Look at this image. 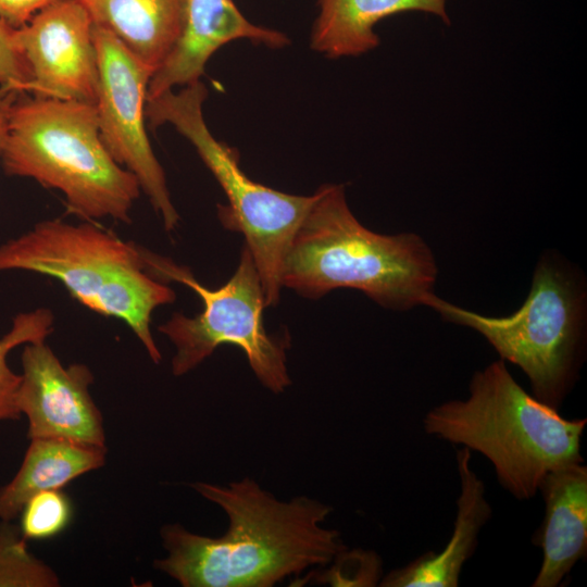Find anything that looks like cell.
I'll return each instance as SVG.
<instances>
[{
    "mask_svg": "<svg viewBox=\"0 0 587 587\" xmlns=\"http://www.w3.org/2000/svg\"><path fill=\"white\" fill-rule=\"evenodd\" d=\"M17 96L16 93L0 95V154L8 133L11 109Z\"/></svg>",
    "mask_w": 587,
    "mask_h": 587,
    "instance_id": "cell-22",
    "label": "cell"
},
{
    "mask_svg": "<svg viewBox=\"0 0 587 587\" xmlns=\"http://www.w3.org/2000/svg\"><path fill=\"white\" fill-rule=\"evenodd\" d=\"M58 575L32 554L20 528L0 523V587H55Z\"/></svg>",
    "mask_w": 587,
    "mask_h": 587,
    "instance_id": "cell-18",
    "label": "cell"
},
{
    "mask_svg": "<svg viewBox=\"0 0 587 587\" xmlns=\"http://www.w3.org/2000/svg\"><path fill=\"white\" fill-rule=\"evenodd\" d=\"M208 89L201 80L167 90L146 102L149 126L171 124L196 149L223 189L227 204L218 218L241 233L259 272L266 307L279 302L282 268L292 238L317 198L278 191L251 179L240 167L238 153L210 132L202 112Z\"/></svg>",
    "mask_w": 587,
    "mask_h": 587,
    "instance_id": "cell-6",
    "label": "cell"
},
{
    "mask_svg": "<svg viewBox=\"0 0 587 587\" xmlns=\"http://www.w3.org/2000/svg\"><path fill=\"white\" fill-rule=\"evenodd\" d=\"M425 305L442 319L478 332L530 380L534 397L558 410L574 383L583 340L584 294L557 262L535 270L522 307L503 317L486 316L432 294Z\"/></svg>",
    "mask_w": 587,
    "mask_h": 587,
    "instance_id": "cell-8",
    "label": "cell"
},
{
    "mask_svg": "<svg viewBox=\"0 0 587 587\" xmlns=\"http://www.w3.org/2000/svg\"><path fill=\"white\" fill-rule=\"evenodd\" d=\"M52 0H0V18L12 28H20Z\"/></svg>",
    "mask_w": 587,
    "mask_h": 587,
    "instance_id": "cell-21",
    "label": "cell"
},
{
    "mask_svg": "<svg viewBox=\"0 0 587 587\" xmlns=\"http://www.w3.org/2000/svg\"><path fill=\"white\" fill-rule=\"evenodd\" d=\"M546 511L537 533L541 567L533 587H555L587 550V467L572 462L550 471L542 479Z\"/></svg>",
    "mask_w": 587,
    "mask_h": 587,
    "instance_id": "cell-12",
    "label": "cell"
},
{
    "mask_svg": "<svg viewBox=\"0 0 587 587\" xmlns=\"http://www.w3.org/2000/svg\"><path fill=\"white\" fill-rule=\"evenodd\" d=\"M92 28L78 0H52L24 26L14 28V41L32 74L26 92L95 104L99 71Z\"/></svg>",
    "mask_w": 587,
    "mask_h": 587,
    "instance_id": "cell-10",
    "label": "cell"
},
{
    "mask_svg": "<svg viewBox=\"0 0 587 587\" xmlns=\"http://www.w3.org/2000/svg\"><path fill=\"white\" fill-rule=\"evenodd\" d=\"M0 159L7 175L61 191L70 213L130 223L141 189L103 145L95 104L18 95Z\"/></svg>",
    "mask_w": 587,
    "mask_h": 587,
    "instance_id": "cell-4",
    "label": "cell"
},
{
    "mask_svg": "<svg viewBox=\"0 0 587 587\" xmlns=\"http://www.w3.org/2000/svg\"><path fill=\"white\" fill-rule=\"evenodd\" d=\"M73 505L60 489L46 490L33 496L21 511V532L25 539H50L71 523Z\"/></svg>",
    "mask_w": 587,
    "mask_h": 587,
    "instance_id": "cell-19",
    "label": "cell"
},
{
    "mask_svg": "<svg viewBox=\"0 0 587 587\" xmlns=\"http://www.w3.org/2000/svg\"><path fill=\"white\" fill-rule=\"evenodd\" d=\"M460 495L453 534L440 552H427L387 574L384 587H455L461 570L473 554L482 527L491 515L485 487L471 467V450L457 452Z\"/></svg>",
    "mask_w": 587,
    "mask_h": 587,
    "instance_id": "cell-13",
    "label": "cell"
},
{
    "mask_svg": "<svg viewBox=\"0 0 587 587\" xmlns=\"http://www.w3.org/2000/svg\"><path fill=\"white\" fill-rule=\"evenodd\" d=\"M587 420H567L527 394L503 360L476 372L469 397L430 409L426 434L486 457L501 486L519 500L533 498L544 477L583 462L580 438Z\"/></svg>",
    "mask_w": 587,
    "mask_h": 587,
    "instance_id": "cell-3",
    "label": "cell"
},
{
    "mask_svg": "<svg viewBox=\"0 0 587 587\" xmlns=\"http://www.w3.org/2000/svg\"><path fill=\"white\" fill-rule=\"evenodd\" d=\"M105 447L58 438H33L15 476L0 488V520L16 517L35 495L61 489L73 479L101 467Z\"/></svg>",
    "mask_w": 587,
    "mask_h": 587,
    "instance_id": "cell-16",
    "label": "cell"
},
{
    "mask_svg": "<svg viewBox=\"0 0 587 587\" xmlns=\"http://www.w3.org/2000/svg\"><path fill=\"white\" fill-rule=\"evenodd\" d=\"M316 191L284 259L282 287L309 299L352 288L396 311L425 305L437 278L426 242L414 233L367 229L351 212L342 185Z\"/></svg>",
    "mask_w": 587,
    "mask_h": 587,
    "instance_id": "cell-2",
    "label": "cell"
},
{
    "mask_svg": "<svg viewBox=\"0 0 587 587\" xmlns=\"http://www.w3.org/2000/svg\"><path fill=\"white\" fill-rule=\"evenodd\" d=\"M410 11L450 24L447 0H319L310 47L330 59L360 57L378 47V22Z\"/></svg>",
    "mask_w": 587,
    "mask_h": 587,
    "instance_id": "cell-14",
    "label": "cell"
},
{
    "mask_svg": "<svg viewBox=\"0 0 587 587\" xmlns=\"http://www.w3.org/2000/svg\"><path fill=\"white\" fill-rule=\"evenodd\" d=\"M16 404L28 421V438H58L105 447L102 415L89 392L85 364L64 366L41 342L24 345Z\"/></svg>",
    "mask_w": 587,
    "mask_h": 587,
    "instance_id": "cell-11",
    "label": "cell"
},
{
    "mask_svg": "<svg viewBox=\"0 0 587 587\" xmlns=\"http://www.w3.org/2000/svg\"><path fill=\"white\" fill-rule=\"evenodd\" d=\"M30 70L14 41V28L0 18V95L26 93Z\"/></svg>",
    "mask_w": 587,
    "mask_h": 587,
    "instance_id": "cell-20",
    "label": "cell"
},
{
    "mask_svg": "<svg viewBox=\"0 0 587 587\" xmlns=\"http://www.w3.org/2000/svg\"><path fill=\"white\" fill-rule=\"evenodd\" d=\"M92 35L99 71L95 105L101 140L114 161L136 176L165 230L172 232L180 217L145 126L153 72L109 30L93 25Z\"/></svg>",
    "mask_w": 587,
    "mask_h": 587,
    "instance_id": "cell-9",
    "label": "cell"
},
{
    "mask_svg": "<svg viewBox=\"0 0 587 587\" xmlns=\"http://www.w3.org/2000/svg\"><path fill=\"white\" fill-rule=\"evenodd\" d=\"M78 1L93 25L113 34L153 73L176 45L185 24L187 0Z\"/></svg>",
    "mask_w": 587,
    "mask_h": 587,
    "instance_id": "cell-15",
    "label": "cell"
},
{
    "mask_svg": "<svg viewBox=\"0 0 587 587\" xmlns=\"http://www.w3.org/2000/svg\"><path fill=\"white\" fill-rule=\"evenodd\" d=\"M145 271L167 284L180 283L200 297L203 310L188 317L174 313L158 327L174 345L172 373L182 376L196 369L221 345L240 348L258 380L273 394L291 384L287 367L289 337L268 334L263 325L266 307L262 282L253 258L242 245L238 266L221 287L210 289L190 270L141 247Z\"/></svg>",
    "mask_w": 587,
    "mask_h": 587,
    "instance_id": "cell-7",
    "label": "cell"
},
{
    "mask_svg": "<svg viewBox=\"0 0 587 587\" xmlns=\"http://www.w3.org/2000/svg\"><path fill=\"white\" fill-rule=\"evenodd\" d=\"M191 487L226 513L228 528L209 537L177 523L162 527L166 557L154 567L184 587H272L330 564L347 549L337 529L322 525L333 507L320 500L282 501L250 477Z\"/></svg>",
    "mask_w": 587,
    "mask_h": 587,
    "instance_id": "cell-1",
    "label": "cell"
},
{
    "mask_svg": "<svg viewBox=\"0 0 587 587\" xmlns=\"http://www.w3.org/2000/svg\"><path fill=\"white\" fill-rule=\"evenodd\" d=\"M28 271L57 278L89 310L123 321L150 346L151 314L175 291L145 271L141 247L90 223L46 220L0 245V272Z\"/></svg>",
    "mask_w": 587,
    "mask_h": 587,
    "instance_id": "cell-5",
    "label": "cell"
},
{
    "mask_svg": "<svg viewBox=\"0 0 587 587\" xmlns=\"http://www.w3.org/2000/svg\"><path fill=\"white\" fill-rule=\"evenodd\" d=\"M53 313L46 308L18 313L10 330L0 338V422L17 420L21 413L16 404L21 375L8 365V353L22 345L45 341L53 330Z\"/></svg>",
    "mask_w": 587,
    "mask_h": 587,
    "instance_id": "cell-17",
    "label": "cell"
}]
</instances>
